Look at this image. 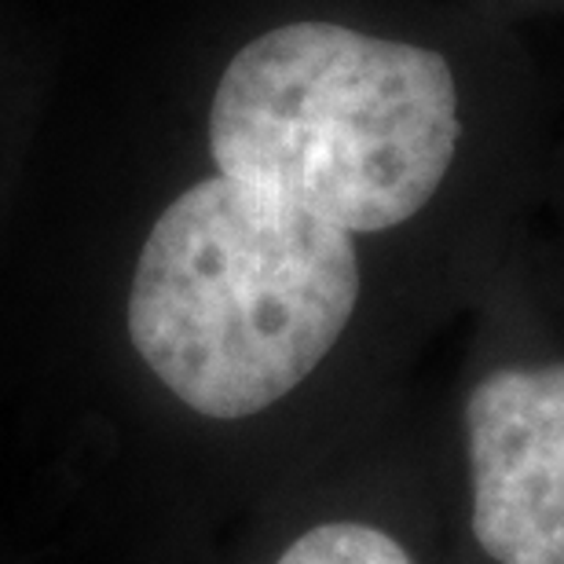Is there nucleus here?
<instances>
[{
	"label": "nucleus",
	"instance_id": "f257e3e1",
	"mask_svg": "<svg viewBox=\"0 0 564 564\" xmlns=\"http://www.w3.org/2000/svg\"><path fill=\"white\" fill-rule=\"evenodd\" d=\"M359 301L352 235L228 176L202 180L143 242L132 345L180 403L250 419L293 392Z\"/></svg>",
	"mask_w": 564,
	"mask_h": 564
},
{
	"label": "nucleus",
	"instance_id": "f03ea898",
	"mask_svg": "<svg viewBox=\"0 0 564 564\" xmlns=\"http://www.w3.org/2000/svg\"><path fill=\"white\" fill-rule=\"evenodd\" d=\"M444 55L334 22H290L235 55L209 107L220 176L348 235L411 220L458 147Z\"/></svg>",
	"mask_w": 564,
	"mask_h": 564
},
{
	"label": "nucleus",
	"instance_id": "20e7f679",
	"mask_svg": "<svg viewBox=\"0 0 564 564\" xmlns=\"http://www.w3.org/2000/svg\"><path fill=\"white\" fill-rule=\"evenodd\" d=\"M275 564H414V557L375 524L330 521L293 539Z\"/></svg>",
	"mask_w": 564,
	"mask_h": 564
},
{
	"label": "nucleus",
	"instance_id": "7ed1b4c3",
	"mask_svg": "<svg viewBox=\"0 0 564 564\" xmlns=\"http://www.w3.org/2000/svg\"><path fill=\"white\" fill-rule=\"evenodd\" d=\"M473 535L495 564H564V359L491 370L466 403Z\"/></svg>",
	"mask_w": 564,
	"mask_h": 564
}]
</instances>
